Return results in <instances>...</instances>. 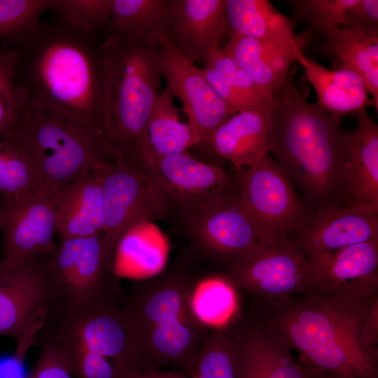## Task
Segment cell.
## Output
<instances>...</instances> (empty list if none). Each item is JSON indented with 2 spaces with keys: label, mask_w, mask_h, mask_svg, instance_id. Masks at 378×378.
<instances>
[{
  "label": "cell",
  "mask_w": 378,
  "mask_h": 378,
  "mask_svg": "<svg viewBox=\"0 0 378 378\" xmlns=\"http://www.w3.org/2000/svg\"><path fill=\"white\" fill-rule=\"evenodd\" d=\"M168 250L167 238L154 222L139 223L118 242L112 274L137 281L157 276L164 271Z\"/></svg>",
  "instance_id": "83f0119b"
},
{
  "label": "cell",
  "mask_w": 378,
  "mask_h": 378,
  "mask_svg": "<svg viewBox=\"0 0 378 378\" xmlns=\"http://www.w3.org/2000/svg\"><path fill=\"white\" fill-rule=\"evenodd\" d=\"M34 167L38 195L56 193L67 184L113 161L106 140L65 113L28 102L13 130Z\"/></svg>",
  "instance_id": "52a82bcc"
},
{
  "label": "cell",
  "mask_w": 378,
  "mask_h": 378,
  "mask_svg": "<svg viewBox=\"0 0 378 378\" xmlns=\"http://www.w3.org/2000/svg\"><path fill=\"white\" fill-rule=\"evenodd\" d=\"M38 335L57 349L74 378H131L141 370L136 334L114 281L85 304L52 303Z\"/></svg>",
  "instance_id": "277c9868"
},
{
  "label": "cell",
  "mask_w": 378,
  "mask_h": 378,
  "mask_svg": "<svg viewBox=\"0 0 378 378\" xmlns=\"http://www.w3.org/2000/svg\"><path fill=\"white\" fill-rule=\"evenodd\" d=\"M198 281L176 266L138 280L121 294L138 341L141 372L171 369L191 378L211 330L192 309V295Z\"/></svg>",
  "instance_id": "5b68a950"
},
{
  "label": "cell",
  "mask_w": 378,
  "mask_h": 378,
  "mask_svg": "<svg viewBox=\"0 0 378 378\" xmlns=\"http://www.w3.org/2000/svg\"><path fill=\"white\" fill-rule=\"evenodd\" d=\"M349 19L369 27L378 28V1L356 0L349 10Z\"/></svg>",
  "instance_id": "b9f144b4"
},
{
  "label": "cell",
  "mask_w": 378,
  "mask_h": 378,
  "mask_svg": "<svg viewBox=\"0 0 378 378\" xmlns=\"http://www.w3.org/2000/svg\"><path fill=\"white\" fill-rule=\"evenodd\" d=\"M223 328L236 356L239 378H311L282 335L251 312L239 311Z\"/></svg>",
  "instance_id": "9a60e30c"
},
{
  "label": "cell",
  "mask_w": 378,
  "mask_h": 378,
  "mask_svg": "<svg viewBox=\"0 0 378 378\" xmlns=\"http://www.w3.org/2000/svg\"><path fill=\"white\" fill-rule=\"evenodd\" d=\"M289 236L309 260L378 238V213L343 207L334 202L308 214Z\"/></svg>",
  "instance_id": "d6986e66"
},
{
  "label": "cell",
  "mask_w": 378,
  "mask_h": 378,
  "mask_svg": "<svg viewBox=\"0 0 378 378\" xmlns=\"http://www.w3.org/2000/svg\"><path fill=\"white\" fill-rule=\"evenodd\" d=\"M38 193V183L29 155L17 134L0 136V196L22 198Z\"/></svg>",
  "instance_id": "1f68e13d"
},
{
  "label": "cell",
  "mask_w": 378,
  "mask_h": 378,
  "mask_svg": "<svg viewBox=\"0 0 378 378\" xmlns=\"http://www.w3.org/2000/svg\"><path fill=\"white\" fill-rule=\"evenodd\" d=\"M267 112L238 111L212 135L209 144L214 150L230 162L235 170L249 167L268 154Z\"/></svg>",
  "instance_id": "4316f807"
},
{
  "label": "cell",
  "mask_w": 378,
  "mask_h": 378,
  "mask_svg": "<svg viewBox=\"0 0 378 378\" xmlns=\"http://www.w3.org/2000/svg\"><path fill=\"white\" fill-rule=\"evenodd\" d=\"M40 344L38 359L26 378H74L57 349L47 342Z\"/></svg>",
  "instance_id": "f35d334b"
},
{
  "label": "cell",
  "mask_w": 378,
  "mask_h": 378,
  "mask_svg": "<svg viewBox=\"0 0 378 378\" xmlns=\"http://www.w3.org/2000/svg\"><path fill=\"white\" fill-rule=\"evenodd\" d=\"M112 0H54L51 10L65 26L103 40L111 16Z\"/></svg>",
  "instance_id": "d6a6232c"
},
{
  "label": "cell",
  "mask_w": 378,
  "mask_h": 378,
  "mask_svg": "<svg viewBox=\"0 0 378 378\" xmlns=\"http://www.w3.org/2000/svg\"><path fill=\"white\" fill-rule=\"evenodd\" d=\"M60 190L48 195L33 194L18 199L0 196L3 218L1 262L4 265L20 266L50 256L55 251L57 245L54 234Z\"/></svg>",
  "instance_id": "5bb4252c"
},
{
  "label": "cell",
  "mask_w": 378,
  "mask_h": 378,
  "mask_svg": "<svg viewBox=\"0 0 378 378\" xmlns=\"http://www.w3.org/2000/svg\"><path fill=\"white\" fill-rule=\"evenodd\" d=\"M225 14L230 35L252 37L299 52L310 39L309 30L295 36L296 22L267 0H225Z\"/></svg>",
  "instance_id": "7402d4cb"
},
{
  "label": "cell",
  "mask_w": 378,
  "mask_h": 378,
  "mask_svg": "<svg viewBox=\"0 0 378 378\" xmlns=\"http://www.w3.org/2000/svg\"><path fill=\"white\" fill-rule=\"evenodd\" d=\"M356 114V128L348 134L347 155L332 202L378 213V126L365 107Z\"/></svg>",
  "instance_id": "ac0fdd59"
},
{
  "label": "cell",
  "mask_w": 378,
  "mask_h": 378,
  "mask_svg": "<svg viewBox=\"0 0 378 378\" xmlns=\"http://www.w3.org/2000/svg\"><path fill=\"white\" fill-rule=\"evenodd\" d=\"M46 268L54 302L80 306L101 295L111 284L112 264L103 234L62 239L48 257Z\"/></svg>",
  "instance_id": "4fadbf2b"
},
{
  "label": "cell",
  "mask_w": 378,
  "mask_h": 378,
  "mask_svg": "<svg viewBox=\"0 0 378 378\" xmlns=\"http://www.w3.org/2000/svg\"><path fill=\"white\" fill-rule=\"evenodd\" d=\"M54 0H0V43L12 45L31 31Z\"/></svg>",
  "instance_id": "e575fe53"
},
{
  "label": "cell",
  "mask_w": 378,
  "mask_h": 378,
  "mask_svg": "<svg viewBox=\"0 0 378 378\" xmlns=\"http://www.w3.org/2000/svg\"><path fill=\"white\" fill-rule=\"evenodd\" d=\"M252 304L314 292L312 262L289 235L264 241L241 256L224 274Z\"/></svg>",
  "instance_id": "ba28073f"
},
{
  "label": "cell",
  "mask_w": 378,
  "mask_h": 378,
  "mask_svg": "<svg viewBox=\"0 0 378 378\" xmlns=\"http://www.w3.org/2000/svg\"><path fill=\"white\" fill-rule=\"evenodd\" d=\"M24 360L15 354L0 358V378H26L24 376Z\"/></svg>",
  "instance_id": "7bdbcfd3"
},
{
  "label": "cell",
  "mask_w": 378,
  "mask_h": 378,
  "mask_svg": "<svg viewBox=\"0 0 378 378\" xmlns=\"http://www.w3.org/2000/svg\"><path fill=\"white\" fill-rule=\"evenodd\" d=\"M142 167L156 184L169 211H176L182 218L213 206L236 188L234 175L187 151L158 158Z\"/></svg>",
  "instance_id": "8fae6325"
},
{
  "label": "cell",
  "mask_w": 378,
  "mask_h": 378,
  "mask_svg": "<svg viewBox=\"0 0 378 378\" xmlns=\"http://www.w3.org/2000/svg\"><path fill=\"white\" fill-rule=\"evenodd\" d=\"M170 0H112L106 36L132 42H158L163 38Z\"/></svg>",
  "instance_id": "f546056e"
},
{
  "label": "cell",
  "mask_w": 378,
  "mask_h": 378,
  "mask_svg": "<svg viewBox=\"0 0 378 378\" xmlns=\"http://www.w3.org/2000/svg\"><path fill=\"white\" fill-rule=\"evenodd\" d=\"M192 307L196 316L211 329L225 326L240 311L237 290L224 275L199 279Z\"/></svg>",
  "instance_id": "4dcf8cb0"
},
{
  "label": "cell",
  "mask_w": 378,
  "mask_h": 378,
  "mask_svg": "<svg viewBox=\"0 0 378 378\" xmlns=\"http://www.w3.org/2000/svg\"><path fill=\"white\" fill-rule=\"evenodd\" d=\"M293 78L289 71L267 112V150L314 211L333 201L349 132L342 127V117L309 102Z\"/></svg>",
  "instance_id": "3957f363"
},
{
  "label": "cell",
  "mask_w": 378,
  "mask_h": 378,
  "mask_svg": "<svg viewBox=\"0 0 378 378\" xmlns=\"http://www.w3.org/2000/svg\"><path fill=\"white\" fill-rule=\"evenodd\" d=\"M202 70L217 94L236 111L258 110L251 101L230 86L212 66L204 64Z\"/></svg>",
  "instance_id": "ab89813d"
},
{
  "label": "cell",
  "mask_w": 378,
  "mask_h": 378,
  "mask_svg": "<svg viewBox=\"0 0 378 378\" xmlns=\"http://www.w3.org/2000/svg\"><path fill=\"white\" fill-rule=\"evenodd\" d=\"M317 97L316 103L327 113L342 117L364 108L369 92L360 76L349 69H329L303 54L297 60Z\"/></svg>",
  "instance_id": "f1b7e54d"
},
{
  "label": "cell",
  "mask_w": 378,
  "mask_h": 378,
  "mask_svg": "<svg viewBox=\"0 0 378 378\" xmlns=\"http://www.w3.org/2000/svg\"><path fill=\"white\" fill-rule=\"evenodd\" d=\"M104 164L60 190L56 210V232L62 239L103 234L102 169Z\"/></svg>",
  "instance_id": "cb8c5ba5"
},
{
  "label": "cell",
  "mask_w": 378,
  "mask_h": 378,
  "mask_svg": "<svg viewBox=\"0 0 378 378\" xmlns=\"http://www.w3.org/2000/svg\"><path fill=\"white\" fill-rule=\"evenodd\" d=\"M324 48L335 59L337 69L354 71L363 80L378 109V28L352 20L324 37Z\"/></svg>",
  "instance_id": "484cf974"
},
{
  "label": "cell",
  "mask_w": 378,
  "mask_h": 378,
  "mask_svg": "<svg viewBox=\"0 0 378 378\" xmlns=\"http://www.w3.org/2000/svg\"><path fill=\"white\" fill-rule=\"evenodd\" d=\"M294 20L303 22L323 38L348 21L356 0H292L287 1Z\"/></svg>",
  "instance_id": "d590c367"
},
{
  "label": "cell",
  "mask_w": 378,
  "mask_h": 378,
  "mask_svg": "<svg viewBox=\"0 0 378 378\" xmlns=\"http://www.w3.org/2000/svg\"><path fill=\"white\" fill-rule=\"evenodd\" d=\"M360 344L367 351L378 356V296L373 300L362 323Z\"/></svg>",
  "instance_id": "60d3db41"
},
{
  "label": "cell",
  "mask_w": 378,
  "mask_h": 378,
  "mask_svg": "<svg viewBox=\"0 0 378 378\" xmlns=\"http://www.w3.org/2000/svg\"><path fill=\"white\" fill-rule=\"evenodd\" d=\"M2 228H3V218H2L1 213L0 211V233L2 232ZM1 262V259L0 258V263Z\"/></svg>",
  "instance_id": "bcb514c9"
},
{
  "label": "cell",
  "mask_w": 378,
  "mask_h": 378,
  "mask_svg": "<svg viewBox=\"0 0 378 378\" xmlns=\"http://www.w3.org/2000/svg\"><path fill=\"white\" fill-rule=\"evenodd\" d=\"M377 296L307 292L252 304L251 313L281 334L307 369L378 378V356L360 344L362 323Z\"/></svg>",
  "instance_id": "7a4b0ae2"
},
{
  "label": "cell",
  "mask_w": 378,
  "mask_h": 378,
  "mask_svg": "<svg viewBox=\"0 0 378 378\" xmlns=\"http://www.w3.org/2000/svg\"><path fill=\"white\" fill-rule=\"evenodd\" d=\"M15 50L0 43V136L15 129L24 104V99L15 80Z\"/></svg>",
  "instance_id": "8d00e7d4"
},
{
  "label": "cell",
  "mask_w": 378,
  "mask_h": 378,
  "mask_svg": "<svg viewBox=\"0 0 378 378\" xmlns=\"http://www.w3.org/2000/svg\"><path fill=\"white\" fill-rule=\"evenodd\" d=\"M204 63L212 66L230 86L251 101L258 110H270L273 102L272 96L219 50L210 53Z\"/></svg>",
  "instance_id": "74e56055"
},
{
  "label": "cell",
  "mask_w": 378,
  "mask_h": 378,
  "mask_svg": "<svg viewBox=\"0 0 378 378\" xmlns=\"http://www.w3.org/2000/svg\"><path fill=\"white\" fill-rule=\"evenodd\" d=\"M163 78L179 99L188 124L200 143H210L216 130L236 113L217 94L202 69L185 57L169 41L159 39Z\"/></svg>",
  "instance_id": "2e32d148"
},
{
  "label": "cell",
  "mask_w": 378,
  "mask_h": 378,
  "mask_svg": "<svg viewBox=\"0 0 378 378\" xmlns=\"http://www.w3.org/2000/svg\"><path fill=\"white\" fill-rule=\"evenodd\" d=\"M48 257L16 267L1 262L0 336L8 335L17 341L54 302L46 268Z\"/></svg>",
  "instance_id": "e0dca14e"
},
{
  "label": "cell",
  "mask_w": 378,
  "mask_h": 378,
  "mask_svg": "<svg viewBox=\"0 0 378 378\" xmlns=\"http://www.w3.org/2000/svg\"><path fill=\"white\" fill-rule=\"evenodd\" d=\"M174 98L166 85L160 92L141 138L125 160L142 167L158 158L186 152L200 143L189 124L181 121Z\"/></svg>",
  "instance_id": "603a6c76"
},
{
  "label": "cell",
  "mask_w": 378,
  "mask_h": 378,
  "mask_svg": "<svg viewBox=\"0 0 378 378\" xmlns=\"http://www.w3.org/2000/svg\"><path fill=\"white\" fill-rule=\"evenodd\" d=\"M239 201L266 241L289 235L304 223L308 211L292 182L269 153L234 174Z\"/></svg>",
  "instance_id": "30bf717a"
},
{
  "label": "cell",
  "mask_w": 378,
  "mask_h": 378,
  "mask_svg": "<svg viewBox=\"0 0 378 378\" xmlns=\"http://www.w3.org/2000/svg\"><path fill=\"white\" fill-rule=\"evenodd\" d=\"M218 50L273 98L282 90L290 65L303 52L238 34H231Z\"/></svg>",
  "instance_id": "d4e9b609"
},
{
  "label": "cell",
  "mask_w": 378,
  "mask_h": 378,
  "mask_svg": "<svg viewBox=\"0 0 378 378\" xmlns=\"http://www.w3.org/2000/svg\"><path fill=\"white\" fill-rule=\"evenodd\" d=\"M8 46L16 51L15 80L25 101L61 111L106 139L102 40L54 18Z\"/></svg>",
  "instance_id": "6da1fadb"
},
{
  "label": "cell",
  "mask_w": 378,
  "mask_h": 378,
  "mask_svg": "<svg viewBox=\"0 0 378 378\" xmlns=\"http://www.w3.org/2000/svg\"><path fill=\"white\" fill-rule=\"evenodd\" d=\"M191 378H239L236 356L223 328L208 333Z\"/></svg>",
  "instance_id": "836d02e7"
},
{
  "label": "cell",
  "mask_w": 378,
  "mask_h": 378,
  "mask_svg": "<svg viewBox=\"0 0 378 378\" xmlns=\"http://www.w3.org/2000/svg\"><path fill=\"white\" fill-rule=\"evenodd\" d=\"M131 378H190L183 372L171 369H158L143 371Z\"/></svg>",
  "instance_id": "ee69618b"
},
{
  "label": "cell",
  "mask_w": 378,
  "mask_h": 378,
  "mask_svg": "<svg viewBox=\"0 0 378 378\" xmlns=\"http://www.w3.org/2000/svg\"><path fill=\"white\" fill-rule=\"evenodd\" d=\"M309 371L311 378H358L356 377L336 372L315 371L312 370H309Z\"/></svg>",
  "instance_id": "f6af8a7d"
},
{
  "label": "cell",
  "mask_w": 378,
  "mask_h": 378,
  "mask_svg": "<svg viewBox=\"0 0 378 378\" xmlns=\"http://www.w3.org/2000/svg\"><path fill=\"white\" fill-rule=\"evenodd\" d=\"M225 0H170L163 39L185 57L204 62L230 34Z\"/></svg>",
  "instance_id": "ffe728a7"
},
{
  "label": "cell",
  "mask_w": 378,
  "mask_h": 378,
  "mask_svg": "<svg viewBox=\"0 0 378 378\" xmlns=\"http://www.w3.org/2000/svg\"><path fill=\"white\" fill-rule=\"evenodd\" d=\"M103 126L113 160L127 158L146 129L163 78L158 42L102 41Z\"/></svg>",
  "instance_id": "8992f818"
},
{
  "label": "cell",
  "mask_w": 378,
  "mask_h": 378,
  "mask_svg": "<svg viewBox=\"0 0 378 378\" xmlns=\"http://www.w3.org/2000/svg\"><path fill=\"white\" fill-rule=\"evenodd\" d=\"M321 295L378 294V238L310 260Z\"/></svg>",
  "instance_id": "44dd1931"
},
{
  "label": "cell",
  "mask_w": 378,
  "mask_h": 378,
  "mask_svg": "<svg viewBox=\"0 0 378 378\" xmlns=\"http://www.w3.org/2000/svg\"><path fill=\"white\" fill-rule=\"evenodd\" d=\"M193 248L204 260L227 270L241 256L266 241L234 192L201 211L182 218Z\"/></svg>",
  "instance_id": "7c38bea8"
},
{
  "label": "cell",
  "mask_w": 378,
  "mask_h": 378,
  "mask_svg": "<svg viewBox=\"0 0 378 378\" xmlns=\"http://www.w3.org/2000/svg\"><path fill=\"white\" fill-rule=\"evenodd\" d=\"M103 239L111 264L118 242L134 225L165 219L169 206L147 171L122 158L102 169Z\"/></svg>",
  "instance_id": "9c48e42d"
}]
</instances>
